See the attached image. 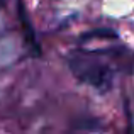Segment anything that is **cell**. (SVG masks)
Masks as SVG:
<instances>
[{
	"label": "cell",
	"instance_id": "1",
	"mask_svg": "<svg viewBox=\"0 0 134 134\" xmlns=\"http://www.w3.org/2000/svg\"><path fill=\"white\" fill-rule=\"evenodd\" d=\"M68 66L71 73L88 85L98 90H107L112 82V71L102 59H98L97 53H76L68 59Z\"/></svg>",
	"mask_w": 134,
	"mask_h": 134
},
{
	"label": "cell",
	"instance_id": "2",
	"mask_svg": "<svg viewBox=\"0 0 134 134\" xmlns=\"http://www.w3.org/2000/svg\"><path fill=\"white\" fill-rule=\"evenodd\" d=\"M19 15H20V20H22V24H24V31H26V37H27V41H29L31 44H34V48L37 49V44H36V37H34V31H32V27H31V20L27 19V15H26V10H24V7H22V3L19 2Z\"/></svg>",
	"mask_w": 134,
	"mask_h": 134
},
{
	"label": "cell",
	"instance_id": "3",
	"mask_svg": "<svg viewBox=\"0 0 134 134\" xmlns=\"http://www.w3.org/2000/svg\"><path fill=\"white\" fill-rule=\"evenodd\" d=\"M95 37H100V39H115L117 32H114L112 29H97V31H90V32L83 34L82 39L88 41V39H95Z\"/></svg>",
	"mask_w": 134,
	"mask_h": 134
},
{
	"label": "cell",
	"instance_id": "4",
	"mask_svg": "<svg viewBox=\"0 0 134 134\" xmlns=\"http://www.w3.org/2000/svg\"><path fill=\"white\" fill-rule=\"evenodd\" d=\"M5 3H7V0H0V7H5Z\"/></svg>",
	"mask_w": 134,
	"mask_h": 134
}]
</instances>
